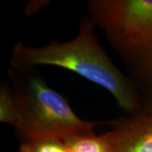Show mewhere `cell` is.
<instances>
[{"label": "cell", "mask_w": 152, "mask_h": 152, "mask_svg": "<svg viewBox=\"0 0 152 152\" xmlns=\"http://www.w3.org/2000/svg\"><path fill=\"white\" fill-rule=\"evenodd\" d=\"M20 152H68L64 141L59 139H42L35 141L22 142Z\"/></svg>", "instance_id": "7"}, {"label": "cell", "mask_w": 152, "mask_h": 152, "mask_svg": "<svg viewBox=\"0 0 152 152\" xmlns=\"http://www.w3.org/2000/svg\"><path fill=\"white\" fill-rule=\"evenodd\" d=\"M64 141L68 152H113L114 134L110 130L96 135L91 131L69 137Z\"/></svg>", "instance_id": "5"}, {"label": "cell", "mask_w": 152, "mask_h": 152, "mask_svg": "<svg viewBox=\"0 0 152 152\" xmlns=\"http://www.w3.org/2000/svg\"><path fill=\"white\" fill-rule=\"evenodd\" d=\"M19 121V107L10 85L2 84L0 87V122L15 127Z\"/></svg>", "instance_id": "6"}, {"label": "cell", "mask_w": 152, "mask_h": 152, "mask_svg": "<svg viewBox=\"0 0 152 152\" xmlns=\"http://www.w3.org/2000/svg\"><path fill=\"white\" fill-rule=\"evenodd\" d=\"M49 2H46V1H31V3H29L26 4L25 10H24V13L26 15H31L36 14L38 10H40L41 9H42L45 5H47Z\"/></svg>", "instance_id": "8"}, {"label": "cell", "mask_w": 152, "mask_h": 152, "mask_svg": "<svg viewBox=\"0 0 152 152\" xmlns=\"http://www.w3.org/2000/svg\"><path fill=\"white\" fill-rule=\"evenodd\" d=\"M87 7L122 60L143 111L152 112V0H91Z\"/></svg>", "instance_id": "2"}, {"label": "cell", "mask_w": 152, "mask_h": 152, "mask_svg": "<svg viewBox=\"0 0 152 152\" xmlns=\"http://www.w3.org/2000/svg\"><path fill=\"white\" fill-rule=\"evenodd\" d=\"M114 134L113 152H152V112L143 111L135 115L112 122Z\"/></svg>", "instance_id": "4"}, {"label": "cell", "mask_w": 152, "mask_h": 152, "mask_svg": "<svg viewBox=\"0 0 152 152\" xmlns=\"http://www.w3.org/2000/svg\"><path fill=\"white\" fill-rule=\"evenodd\" d=\"M10 86L19 107L15 127L20 142L65 139L94 131L99 123L81 119L63 96L52 89L34 68L9 69Z\"/></svg>", "instance_id": "3"}, {"label": "cell", "mask_w": 152, "mask_h": 152, "mask_svg": "<svg viewBox=\"0 0 152 152\" xmlns=\"http://www.w3.org/2000/svg\"><path fill=\"white\" fill-rule=\"evenodd\" d=\"M96 28L92 20L85 17L79 25L77 36L70 41H52L37 48L17 42L11 53L10 68L59 67L107 91L127 115L141 113V100L135 87L127 74L115 65L99 43Z\"/></svg>", "instance_id": "1"}]
</instances>
